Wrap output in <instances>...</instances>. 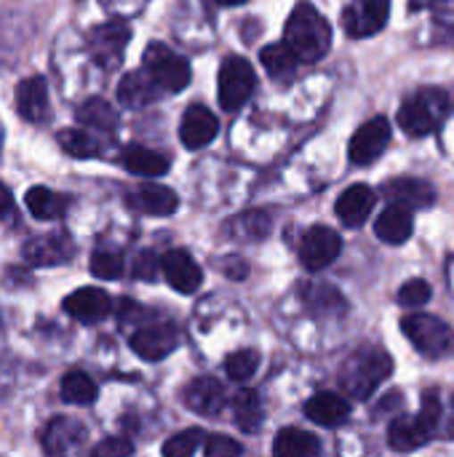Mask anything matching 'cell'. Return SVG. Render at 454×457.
I'll use <instances>...</instances> for the list:
<instances>
[{"label": "cell", "instance_id": "1", "mask_svg": "<svg viewBox=\"0 0 454 457\" xmlns=\"http://www.w3.org/2000/svg\"><path fill=\"white\" fill-rule=\"evenodd\" d=\"M286 43L294 48L300 62L313 64L329 54L332 27L310 3H300L286 21Z\"/></svg>", "mask_w": 454, "mask_h": 457}, {"label": "cell", "instance_id": "2", "mask_svg": "<svg viewBox=\"0 0 454 457\" xmlns=\"http://www.w3.org/2000/svg\"><path fill=\"white\" fill-rule=\"evenodd\" d=\"M393 372V359L380 351V348H361L356 351L343 372H340V386L353 396V399H369Z\"/></svg>", "mask_w": 454, "mask_h": 457}, {"label": "cell", "instance_id": "3", "mask_svg": "<svg viewBox=\"0 0 454 457\" xmlns=\"http://www.w3.org/2000/svg\"><path fill=\"white\" fill-rule=\"evenodd\" d=\"M401 329L425 359H447L454 353V329L439 316L409 313L401 319Z\"/></svg>", "mask_w": 454, "mask_h": 457}, {"label": "cell", "instance_id": "4", "mask_svg": "<svg viewBox=\"0 0 454 457\" xmlns=\"http://www.w3.org/2000/svg\"><path fill=\"white\" fill-rule=\"evenodd\" d=\"M444 112H447V96H444V91L425 88V91L409 96L401 104V110H399V126L409 137H425V134L436 131V126L442 123Z\"/></svg>", "mask_w": 454, "mask_h": 457}, {"label": "cell", "instance_id": "5", "mask_svg": "<svg viewBox=\"0 0 454 457\" xmlns=\"http://www.w3.org/2000/svg\"><path fill=\"white\" fill-rule=\"evenodd\" d=\"M144 70L169 94H177V91L187 88V83H190V64H187V59L174 54L166 43H150L147 46V51H144Z\"/></svg>", "mask_w": 454, "mask_h": 457}, {"label": "cell", "instance_id": "6", "mask_svg": "<svg viewBox=\"0 0 454 457\" xmlns=\"http://www.w3.org/2000/svg\"><path fill=\"white\" fill-rule=\"evenodd\" d=\"M257 75L244 56H227L219 67V104L222 110L233 112L241 110L249 96L254 94Z\"/></svg>", "mask_w": 454, "mask_h": 457}, {"label": "cell", "instance_id": "7", "mask_svg": "<svg viewBox=\"0 0 454 457\" xmlns=\"http://www.w3.org/2000/svg\"><path fill=\"white\" fill-rule=\"evenodd\" d=\"M343 252V238L337 230L326 228V225H313L310 230H305L302 244H300V262L308 270H324L329 268Z\"/></svg>", "mask_w": 454, "mask_h": 457}, {"label": "cell", "instance_id": "8", "mask_svg": "<svg viewBox=\"0 0 454 457\" xmlns=\"http://www.w3.org/2000/svg\"><path fill=\"white\" fill-rule=\"evenodd\" d=\"M391 16V0H351L343 11V27L351 37L377 35Z\"/></svg>", "mask_w": 454, "mask_h": 457}, {"label": "cell", "instance_id": "9", "mask_svg": "<svg viewBox=\"0 0 454 457\" xmlns=\"http://www.w3.org/2000/svg\"><path fill=\"white\" fill-rule=\"evenodd\" d=\"M391 142V123L385 115H375L372 120L361 123L351 139V161L356 166L375 163Z\"/></svg>", "mask_w": 454, "mask_h": 457}, {"label": "cell", "instance_id": "10", "mask_svg": "<svg viewBox=\"0 0 454 457\" xmlns=\"http://www.w3.org/2000/svg\"><path fill=\"white\" fill-rule=\"evenodd\" d=\"M161 270L169 281L171 289H177L179 295H193L198 292V287L203 284V270L201 265L185 252V249H171L163 254L161 260Z\"/></svg>", "mask_w": 454, "mask_h": 457}, {"label": "cell", "instance_id": "11", "mask_svg": "<svg viewBox=\"0 0 454 457\" xmlns=\"http://www.w3.org/2000/svg\"><path fill=\"white\" fill-rule=\"evenodd\" d=\"M179 343L174 324H153L131 335V351L144 361H161L166 359Z\"/></svg>", "mask_w": 454, "mask_h": 457}, {"label": "cell", "instance_id": "12", "mask_svg": "<svg viewBox=\"0 0 454 457\" xmlns=\"http://www.w3.org/2000/svg\"><path fill=\"white\" fill-rule=\"evenodd\" d=\"M217 134H219V120L206 104H190L185 110L179 137L187 150H201V147L211 145Z\"/></svg>", "mask_w": 454, "mask_h": 457}, {"label": "cell", "instance_id": "13", "mask_svg": "<svg viewBox=\"0 0 454 457\" xmlns=\"http://www.w3.org/2000/svg\"><path fill=\"white\" fill-rule=\"evenodd\" d=\"M182 402L187 410H193L195 415H203V418H217L222 410H225V386L217 380V378H198L193 380L185 394H182Z\"/></svg>", "mask_w": 454, "mask_h": 457}, {"label": "cell", "instance_id": "14", "mask_svg": "<svg viewBox=\"0 0 454 457\" xmlns=\"http://www.w3.org/2000/svg\"><path fill=\"white\" fill-rule=\"evenodd\" d=\"M131 37V29L123 24V21H110V24H102L91 32L88 37V46L94 51V59L104 67H112L123 59V48Z\"/></svg>", "mask_w": 454, "mask_h": 457}, {"label": "cell", "instance_id": "15", "mask_svg": "<svg viewBox=\"0 0 454 457\" xmlns=\"http://www.w3.org/2000/svg\"><path fill=\"white\" fill-rule=\"evenodd\" d=\"M383 193L391 204L407 209H428L436 201V187L420 177H396L383 185Z\"/></svg>", "mask_w": 454, "mask_h": 457}, {"label": "cell", "instance_id": "16", "mask_svg": "<svg viewBox=\"0 0 454 457\" xmlns=\"http://www.w3.org/2000/svg\"><path fill=\"white\" fill-rule=\"evenodd\" d=\"M110 308H112V303H110L107 292H102V289H96V287L78 289V292H72V295L64 300L67 316H72V319L80 321V324H96V321L107 319V316H110Z\"/></svg>", "mask_w": 454, "mask_h": 457}, {"label": "cell", "instance_id": "17", "mask_svg": "<svg viewBox=\"0 0 454 457\" xmlns=\"http://www.w3.org/2000/svg\"><path fill=\"white\" fill-rule=\"evenodd\" d=\"M128 206L142 212V214H153V217H169L177 212L179 198L171 187L158 185V182H144L139 185L131 195H128Z\"/></svg>", "mask_w": 454, "mask_h": 457}, {"label": "cell", "instance_id": "18", "mask_svg": "<svg viewBox=\"0 0 454 457\" xmlns=\"http://www.w3.org/2000/svg\"><path fill=\"white\" fill-rule=\"evenodd\" d=\"M375 201H377V195H375L372 187H367V185H353V187H348V190L337 198L334 212H337V217H340L348 228H361V225L367 222V217L372 214Z\"/></svg>", "mask_w": 454, "mask_h": 457}, {"label": "cell", "instance_id": "19", "mask_svg": "<svg viewBox=\"0 0 454 457\" xmlns=\"http://www.w3.org/2000/svg\"><path fill=\"white\" fill-rule=\"evenodd\" d=\"M375 233L380 241L391 244V246H399L404 244L412 233H415V220H412V209L407 206H399V204H391L375 222Z\"/></svg>", "mask_w": 454, "mask_h": 457}, {"label": "cell", "instance_id": "20", "mask_svg": "<svg viewBox=\"0 0 454 457\" xmlns=\"http://www.w3.org/2000/svg\"><path fill=\"white\" fill-rule=\"evenodd\" d=\"M305 415L324 428H340L351 418V404L343 396L324 391V394H316L313 399H308Z\"/></svg>", "mask_w": 454, "mask_h": 457}, {"label": "cell", "instance_id": "21", "mask_svg": "<svg viewBox=\"0 0 454 457\" xmlns=\"http://www.w3.org/2000/svg\"><path fill=\"white\" fill-rule=\"evenodd\" d=\"M16 107H19V115L24 120H29V123H37V120L45 118V112H48V88H45V80L40 75H32V78L19 83Z\"/></svg>", "mask_w": 454, "mask_h": 457}, {"label": "cell", "instance_id": "22", "mask_svg": "<svg viewBox=\"0 0 454 457\" xmlns=\"http://www.w3.org/2000/svg\"><path fill=\"white\" fill-rule=\"evenodd\" d=\"M161 86L153 80V75L147 70H136L123 75V80L118 83V99L126 107H144L150 102H155L161 96Z\"/></svg>", "mask_w": 454, "mask_h": 457}, {"label": "cell", "instance_id": "23", "mask_svg": "<svg viewBox=\"0 0 454 457\" xmlns=\"http://www.w3.org/2000/svg\"><path fill=\"white\" fill-rule=\"evenodd\" d=\"M120 163L126 166V171L136 174V177H163L169 171V158L163 153H155L150 147H142V145H128L123 153H120Z\"/></svg>", "mask_w": 454, "mask_h": 457}, {"label": "cell", "instance_id": "24", "mask_svg": "<svg viewBox=\"0 0 454 457\" xmlns=\"http://www.w3.org/2000/svg\"><path fill=\"white\" fill-rule=\"evenodd\" d=\"M433 436V431L423 423V418H399L391 423V431H388V442L396 453H412V450H420L428 439Z\"/></svg>", "mask_w": 454, "mask_h": 457}, {"label": "cell", "instance_id": "25", "mask_svg": "<svg viewBox=\"0 0 454 457\" xmlns=\"http://www.w3.org/2000/svg\"><path fill=\"white\" fill-rule=\"evenodd\" d=\"M321 453L318 436L302 431V428H281L273 439V455L276 457H313Z\"/></svg>", "mask_w": 454, "mask_h": 457}, {"label": "cell", "instance_id": "26", "mask_svg": "<svg viewBox=\"0 0 454 457\" xmlns=\"http://www.w3.org/2000/svg\"><path fill=\"white\" fill-rule=\"evenodd\" d=\"M233 412H235V426L244 434H257L262 428V402L254 391H238L233 399Z\"/></svg>", "mask_w": 454, "mask_h": 457}, {"label": "cell", "instance_id": "27", "mask_svg": "<svg viewBox=\"0 0 454 457\" xmlns=\"http://www.w3.org/2000/svg\"><path fill=\"white\" fill-rule=\"evenodd\" d=\"M78 120L88 129H96V131H115L118 129V112L110 107V102H104L99 96H94L78 107Z\"/></svg>", "mask_w": 454, "mask_h": 457}, {"label": "cell", "instance_id": "28", "mask_svg": "<svg viewBox=\"0 0 454 457\" xmlns=\"http://www.w3.org/2000/svg\"><path fill=\"white\" fill-rule=\"evenodd\" d=\"M260 59H262L265 70L270 72V78H286V75H292L294 67H297V62H300V56L294 54V48L286 40L284 43L265 46L262 54H260Z\"/></svg>", "mask_w": 454, "mask_h": 457}, {"label": "cell", "instance_id": "29", "mask_svg": "<svg viewBox=\"0 0 454 457\" xmlns=\"http://www.w3.org/2000/svg\"><path fill=\"white\" fill-rule=\"evenodd\" d=\"M24 204L35 220H56L64 214V206H67V201L62 195L51 193L48 187H29Z\"/></svg>", "mask_w": 454, "mask_h": 457}, {"label": "cell", "instance_id": "30", "mask_svg": "<svg viewBox=\"0 0 454 457\" xmlns=\"http://www.w3.org/2000/svg\"><path fill=\"white\" fill-rule=\"evenodd\" d=\"M24 257L32 262V265H56V262H64L70 257V246L64 238H40V241H29V246L24 249Z\"/></svg>", "mask_w": 454, "mask_h": 457}, {"label": "cell", "instance_id": "31", "mask_svg": "<svg viewBox=\"0 0 454 457\" xmlns=\"http://www.w3.org/2000/svg\"><path fill=\"white\" fill-rule=\"evenodd\" d=\"M62 399H64L67 404L86 407V404H91V402L96 399V386H94V380H91L86 372L72 370V372H67L64 380H62Z\"/></svg>", "mask_w": 454, "mask_h": 457}, {"label": "cell", "instance_id": "32", "mask_svg": "<svg viewBox=\"0 0 454 457\" xmlns=\"http://www.w3.org/2000/svg\"><path fill=\"white\" fill-rule=\"evenodd\" d=\"M83 426L75 420H54L45 434V450L48 453H67L83 439Z\"/></svg>", "mask_w": 454, "mask_h": 457}, {"label": "cell", "instance_id": "33", "mask_svg": "<svg viewBox=\"0 0 454 457\" xmlns=\"http://www.w3.org/2000/svg\"><path fill=\"white\" fill-rule=\"evenodd\" d=\"M56 139L62 145V150L67 155H72V158L86 161V158H96L102 153V145L96 142V137H91V134H86L80 129H62Z\"/></svg>", "mask_w": 454, "mask_h": 457}, {"label": "cell", "instance_id": "34", "mask_svg": "<svg viewBox=\"0 0 454 457\" xmlns=\"http://www.w3.org/2000/svg\"><path fill=\"white\" fill-rule=\"evenodd\" d=\"M273 222H270V214L265 212H246L235 220H230V233L244 238V241H262L268 238Z\"/></svg>", "mask_w": 454, "mask_h": 457}, {"label": "cell", "instance_id": "35", "mask_svg": "<svg viewBox=\"0 0 454 457\" xmlns=\"http://www.w3.org/2000/svg\"><path fill=\"white\" fill-rule=\"evenodd\" d=\"M260 367V353L257 351H235L225 359V372L230 380L235 383H244L249 380Z\"/></svg>", "mask_w": 454, "mask_h": 457}, {"label": "cell", "instance_id": "36", "mask_svg": "<svg viewBox=\"0 0 454 457\" xmlns=\"http://www.w3.org/2000/svg\"><path fill=\"white\" fill-rule=\"evenodd\" d=\"M203 431L201 428H190V431H182L177 436H171L166 445H163V455L166 457H190L201 445H203Z\"/></svg>", "mask_w": 454, "mask_h": 457}, {"label": "cell", "instance_id": "37", "mask_svg": "<svg viewBox=\"0 0 454 457\" xmlns=\"http://www.w3.org/2000/svg\"><path fill=\"white\" fill-rule=\"evenodd\" d=\"M91 273L102 281H115L123 276V257L115 252H96L91 257Z\"/></svg>", "mask_w": 454, "mask_h": 457}, {"label": "cell", "instance_id": "38", "mask_svg": "<svg viewBox=\"0 0 454 457\" xmlns=\"http://www.w3.org/2000/svg\"><path fill=\"white\" fill-rule=\"evenodd\" d=\"M431 284L423 278H412L399 289V303L404 308H423L425 303H431Z\"/></svg>", "mask_w": 454, "mask_h": 457}, {"label": "cell", "instance_id": "39", "mask_svg": "<svg viewBox=\"0 0 454 457\" xmlns=\"http://www.w3.org/2000/svg\"><path fill=\"white\" fill-rule=\"evenodd\" d=\"M203 453L206 457H238L244 455V447L230 436H209L203 442Z\"/></svg>", "mask_w": 454, "mask_h": 457}, {"label": "cell", "instance_id": "40", "mask_svg": "<svg viewBox=\"0 0 454 457\" xmlns=\"http://www.w3.org/2000/svg\"><path fill=\"white\" fill-rule=\"evenodd\" d=\"M158 268H161V262L155 260L153 252H142V254L134 260V276H136V278L153 281V278L158 276Z\"/></svg>", "mask_w": 454, "mask_h": 457}, {"label": "cell", "instance_id": "41", "mask_svg": "<svg viewBox=\"0 0 454 457\" xmlns=\"http://www.w3.org/2000/svg\"><path fill=\"white\" fill-rule=\"evenodd\" d=\"M131 453H134L131 442H123V439H107L94 450V455H131Z\"/></svg>", "mask_w": 454, "mask_h": 457}, {"label": "cell", "instance_id": "42", "mask_svg": "<svg viewBox=\"0 0 454 457\" xmlns=\"http://www.w3.org/2000/svg\"><path fill=\"white\" fill-rule=\"evenodd\" d=\"M219 268H222V273H225L227 278H233V281L249 276V268H246V262H244L241 257H225Z\"/></svg>", "mask_w": 454, "mask_h": 457}, {"label": "cell", "instance_id": "43", "mask_svg": "<svg viewBox=\"0 0 454 457\" xmlns=\"http://www.w3.org/2000/svg\"><path fill=\"white\" fill-rule=\"evenodd\" d=\"M11 214H16V209H13V195L8 193L5 185H0V220H5V217H11Z\"/></svg>", "mask_w": 454, "mask_h": 457}, {"label": "cell", "instance_id": "44", "mask_svg": "<svg viewBox=\"0 0 454 457\" xmlns=\"http://www.w3.org/2000/svg\"><path fill=\"white\" fill-rule=\"evenodd\" d=\"M399 404H401V394H399V391H391V396H385L383 404L377 407V415H383L385 410H393V407H399Z\"/></svg>", "mask_w": 454, "mask_h": 457}, {"label": "cell", "instance_id": "45", "mask_svg": "<svg viewBox=\"0 0 454 457\" xmlns=\"http://www.w3.org/2000/svg\"><path fill=\"white\" fill-rule=\"evenodd\" d=\"M217 3H222V5H241V3H246V0H217Z\"/></svg>", "mask_w": 454, "mask_h": 457}]
</instances>
